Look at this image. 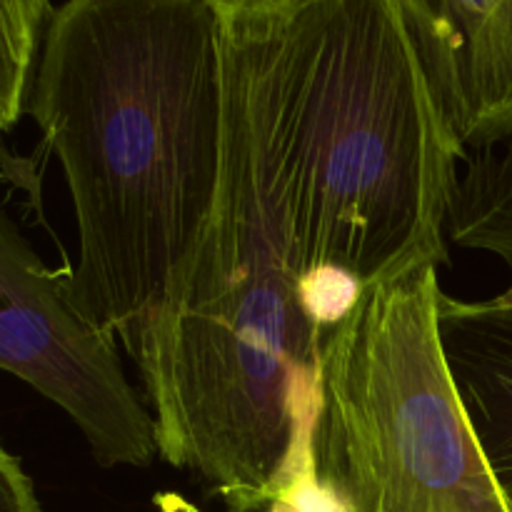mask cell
<instances>
[{
	"label": "cell",
	"mask_w": 512,
	"mask_h": 512,
	"mask_svg": "<svg viewBox=\"0 0 512 512\" xmlns=\"http://www.w3.org/2000/svg\"><path fill=\"white\" fill-rule=\"evenodd\" d=\"M465 150L512 138V0H403Z\"/></svg>",
	"instance_id": "obj_6"
},
{
	"label": "cell",
	"mask_w": 512,
	"mask_h": 512,
	"mask_svg": "<svg viewBox=\"0 0 512 512\" xmlns=\"http://www.w3.org/2000/svg\"><path fill=\"white\" fill-rule=\"evenodd\" d=\"M208 3L218 10L225 25H235L273 18V15L295 8L303 0H208Z\"/></svg>",
	"instance_id": "obj_11"
},
{
	"label": "cell",
	"mask_w": 512,
	"mask_h": 512,
	"mask_svg": "<svg viewBox=\"0 0 512 512\" xmlns=\"http://www.w3.org/2000/svg\"><path fill=\"white\" fill-rule=\"evenodd\" d=\"M25 113L73 200L70 300L128 348L218 205L223 18L208 0H65L45 25Z\"/></svg>",
	"instance_id": "obj_2"
},
{
	"label": "cell",
	"mask_w": 512,
	"mask_h": 512,
	"mask_svg": "<svg viewBox=\"0 0 512 512\" xmlns=\"http://www.w3.org/2000/svg\"><path fill=\"white\" fill-rule=\"evenodd\" d=\"M438 325L470 425L512 505V285L483 300L443 293Z\"/></svg>",
	"instance_id": "obj_7"
},
{
	"label": "cell",
	"mask_w": 512,
	"mask_h": 512,
	"mask_svg": "<svg viewBox=\"0 0 512 512\" xmlns=\"http://www.w3.org/2000/svg\"><path fill=\"white\" fill-rule=\"evenodd\" d=\"M440 295L428 265L323 335L300 490L338 512H512L445 358Z\"/></svg>",
	"instance_id": "obj_4"
},
{
	"label": "cell",
	"mask_w": 512,
	"mask_h": 512,
	"mask_svg": "<svg viewBox=\"0 0 512 512\" xmlns=\"http://www.w3.org/2000/svg\"><path fill=\"white\" fill-rule=\"evenodd\" d=\"M218 205L188 268L128 353L143 373L158 455L203 480L233 512L295 498L323 330L308 318L265 223L228 80Z\"/></svg>",
	"instance_id": "obj_3"
},
{
	"label": "cell",
	"mask_w": 512,
	"mask_h": 512,
	"mask_svg": "<svg viewBox=\"0 0 512 512\" xmlns=\"http://www.w3.org/2000/svg\"><path fill=\"white\" fill-rule=\"evenodd\" d=\"M445 233L460 248L493 253L512 268V138L465 155Z\"/></svg>",
	"instance_id": "obj_8"
},
{
	"label": "cell",
	"mask_w": 512,
	"mask_h": 512,
	"mask_svg": "<svg viewBox=\"0 0 512 512\" xmlns=\"http://www.w3.org/2000/svg\"><path fill=\"white\" fill-rule=\"evenodd\" d=\"M265 223L298 280L363 290L448 263L460 145L403 0H303L225 25Z\"/></svg>",
	"instance_id": "obj_1"
},
{
	"label": "cell",
	"mask_w": 512,
	"mask_h": 512,
	"mask_svg": "<svg viewBox=\"0 0 512 512\" xmlns=\"http://www.w3.org/2000/svg\"><path fill=\"white\" fill-rule=\"evenodd\" d=\"M50 0H0V135L25 113Z\"/></svg>",
	"instance_id": "obj_9"
},
{
	"label": "cell",
	"mask_w": 512,
	"mask_h": 512,
	"mask_svg": "<svg viewBox=\"0 0 512 512\" xmlns=\"http://www.w3.org/2000/svg\"><path fill=\"white\" fill-rule=\"evenodd\" d=\"M0 512H43L23 463L0 440Z\"/></svg>",
	"instance_id": "obj_10"
},
{
	"label": "cell",
	"mask_w": 512,
	"mask_h": 512,
	"mask_svg": "<svg viewBox=\"0 0 512 512\" xmlns=\"http://www.w3.org/2000/svg\"><path fill=\"white\" fill-rule=\"evenodd\" d=\"M0 370L58 405L103 468L160 458L153 413L125 378L113 338L78 313L65 270H50L3 208Z\"/></svg>",
	"instance_id": "obj_5"
}]
</instances>
